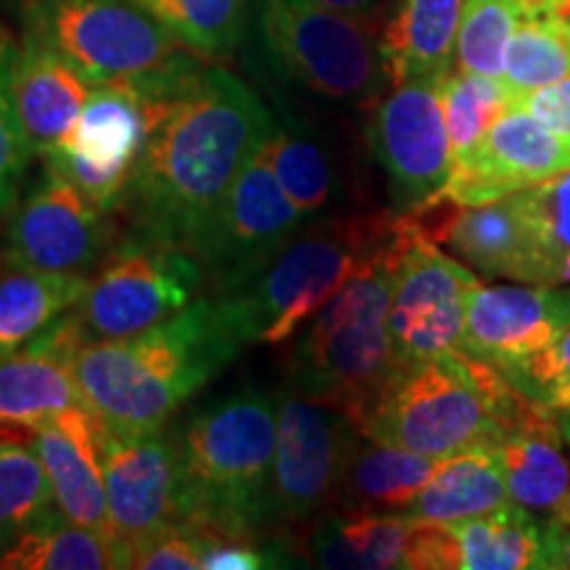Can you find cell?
I'll list each match as a JSON object with an SVG mask.
<instances>
[{
	"mask_svg": "<svg viewBox=\"0 0 570 570\" xmlns=\"http://www.w3.org/2000/svg\"><path fill=\"white\" fill-rule=\"evenodd\" d=\"M106 499L114 539L130 568L135 547L185 520L175 433H106Z\"/></svg>",
	"mask_w": 570,
	"mask_h": 570,
	"instance_id": "obj_16",
	"label": "cell"
},
{
	"mask_svg": "<svg viewBox=\"0 0 570 570\" xmlns=\"http://www.w3.org/2000/svg\"><path fill=\"white\" fill-rule=\"evenodd\" d=\"M56 510L51 481L38 452L0 436V552Z\"/></svg>",
	"mask_w": 570,
	"mask_h": 570,
	"instance_id": "obj_33",
	"label": "cell"
},
{
	"mask_svg": "<svg viewBox=\"0 0 570 570\" xmlns=\"http://www.w3.org/2000/svg\"><path fill=\"white\" fill-rule=\"evenodd\" d=\"M412 520L399 512H341L312 533V560L320 568H407Z\"/></svg>",
	"mask_w": 570,
	"mask_h": 570,
	"instance_id": "obj_29",
	"label": "cell"
},
{
	"mask_svg": "<svg viewBox=\"0 0 570 570\" xmlns=\"http://www.w3.org/2000/svg\"><path fill=\"white\" fill-rule=\"evenodd\" d=\"M90 275L48 273L0 256V360L17 354L80 304Z\"/></svg>",
	"mask_w": 570,
	"mask_h": 570,
	"instance_id": "obj_28",
	"label": "cell"
},
{
	"mask_svg": "<svg viewBox=\"0 0 570 570\" xmlns=\"http://www.w3.org/2000/svg\"><path fill=\"white\" fill-rule=\"evenodd\" d=\"M531 402L497 367L452 352L399 365L360 431L383 444L444 460L494 441Z\"/></svg>",
	"mask_w": 570,
	"mask_h": 570,
	"instance_id": "obj_6",
	"label": "cell"
},
{
	"mask_svg": "<svg viewBox=\"0 0 570 570\" xmlns=\"http://www.w3.org/2000/svg\"><path fill=\"white\" fill-rule=\"evenodd\" d=\"M109 217L42 161L40 180L11 209L0 256L21 267L90 275L117 240Z\"/></svg>",
	"mask_w": 570,
	"mask_h": 570,
	"instance_id": "obj_13",
	"label": "cell"
},
{
	"mask_svg": "<svg viewBox=\"0 0 570 570\" xmlns=\"http://www.w3.org/2000/svg\"><path fill=\"white\" fill-rule=\"evenodd\" d=\"M558 425H560L562 441H566V444L570 446V407L558 410Z\"/></svg>",
	"mask_w": 570,
	"mask_h": 570,
	"instance_id": "obj_45",
	"label": "cell"
},
{
	"mask_svg": "<svg viewBox=\"0 0 570 570\" xmlns=\"http://www.w3.org/2000/svg\"><path fill=\"white\" fill-rule=\"evenodd\" d=\"M520 19L523 0H465L454 42L458 69L502 80L504 53Z\"/></svg>",
	"mask_w": 570,
	"mask_h": 570,
	"instance_id": "obj_36",
	"label": "cell"
},
{
	"mask_svg": "<svg viewBox=\"0 0 570 570\" xmlns=\"http://www.w3.org/2000/svg\"><path fill=\"white\" fill-rule=\"evenodd\" d=\"M570 169V140L512 104L468 159L452 167L441 198L479 206Z\"/></svg>",
	"mask_w": 570,
	"mask_h": 570,
	"instance_id": "obj_17",
	"label": "cell"
},
{
	"mask_svg": "<svg viewBox=\"0 0 570 570\" xmlns=\"http://www.w3.org/2000/svg\"><path fill=\"white\" fill-rule=\"evenodd\" d=\"M504 377L533 402L552 410L570 407V325L547 352L531 356Z\"/></svg>",
	"mask_w": 570,
	"mask_h": 570,
	"instance_id": "obj_39",
	"label": "cell"
},
{
	"mask_svg": "<svg viewBox=\"0 0 570 570\" xmlns=\"http://www.w3.org/2000/svg\"><path fill=\"white\" fill-rule=\"evenodd\" d=\"M204 537L188 520L173 523L130 554V568L140 570H202Z\"/></svg>",
	"mask_w": 570,
	"mask_h": 570,
	"instance_id": "obj_40",
	"label": "cell"
},
{
	"mask_svg": "<svg viewBox=\"0 0 570 570\" xmlns=\"http://www.w3.org/2000/svg\"><path fill=\"white\" fill-rule=\"evenodd\" d=\"M24 38L61 56L90 85L138 80L188 51L142 0H30Z\"/></svg>",
	"mask_w": 570,
	"mask_h": 570,
	"instance_id": "obj_8",
	"label": "cell"
},
{
	"mask_svg": "<svg viewBox=\"0 0 570 570\" xmlns=\"http://www.w3.org/2000/svg\"><path fill=\"white\" fill-rule=\"evenodd\" d=\"M541 568L570 570V525L547 518L544 523V562Z\"/></svg>",
	"mask_w": 570,
	"mask_h": 570,
	"instance_id": "obj_42",
	"label": "cell"
},
{
	"mask_svg": "<svg viewBox=\"0 0 570 570\" xmlns=\"http://www.w3.org/2000/svg\"><path fill=\"white\" fill-rule=\"evenodd\" d=\"M570 75V13L523 11L508 53L502 80L518 96Z\"/></svg>",
	"mask_w": 570,
	"mask_h": 570,
	"instance_id": "obj_31",
	"label": "cell"
},
{
	"mask_svg": "<svg viewBox=\"0 0 570 570\" xmlns=\"http://www.w3.org/2000/svg\"><path fill=\"white\" fill-rule=\"evenodd\" d=\"M85 341L71 309L17 354L0 360V433L35 431L59 412L88 404L75 370Z\"/></svg>",
	"mask_w": 570,
	"mask_h": 570,
	"instance_id": "obj_21",
	"label": "cell"
},
{
	"mask_svg": "<svg viewBox=\"0 0 570 570\" xmlns=\"http://www.w3.org/2000/svg\"><path fill=\"white\" fill-rule=\"evenodd\" d=\"M204 285L188 248L119 233L75 306L88 341L127 338L183 312Z\"/></svg>",
	"mask_w": 570,
	"mask_h": 570,
	"instance_id": "obj_9",
	"label": "cell"
},
{
	"mask_svg": "<svg viewBox=\"0 0 570 570\" xmlns=\"http://www.w3.org/2000/svg\"><path fill=\"white\" fill-rule=\"evenodd\" d=\"M240 346L223 304L204 294L135 336L85 341L75 370L106 433H148L223 373Z\"/></svg>",
	"mask_w": 570,
	"mask_h": 570,
	"instance_id": "obj_2",
	"label": "cell"
},
{
	"mask_svg": "<svg viewBox=\"0 0 570 570\" xmlns=\"http://www.w3.org/2000/svg\"><path fill=\"white\" fill-rule=\"evenodd\" d=\"M360 428L331 404L285 389L277 396V441L267 494V523L288 525L317 515L336 499Z\"/></svg>",
	"mask_w": 570,
	"mask_h": 570,
	"instance_id": "obj_11",
	"label": "cell"
},
{
	"mask_svg": "<svg viewBox=\"0 0 570 570\" xmlns=\"http://www.w3.org/2000/svg\"><path fill=\"white\" fill-rule=\"evenodd\" d=\"M188 51L227 59L240 46L248 0H142Z\"/></svg>",
	"mask_w": 570,
	"mask_h": 570,
	"instance_id": "obj_35",
	"label": "cell"
},
{
	"mask_svg": "<svg viewBox=\"0 0 570 570\" xmlns=\"http://www.w3.org/2000/svg\"><path fill=\"white\" fill-rule=\"evenodd\" d=\"M570 325V291L558 285H475L460 352L508 375L547 352Z\"/></svg>",
	"mask_w": 570,
	"mask_h": 570,
	"instance_id": "obj_18",
	"label": "cell"
},
{
	"mask_svg": "<svg viewBox=\"0 0 570 570\" xmlns=\"http://www.w3.org/2000/svg\"><path fill=\"white\" fill-rule=\"evenodd\" d=\"M475 285L479 277L473 269L417 230L399 259L391 288L389 333L399 365L460 352Z\"/></svg>",
	"mask_w": 570,
	"mask_h": 570,
	"instance_id": "obj_14",
	"label": "cell"
},
{
	"mask_svg": "<svg viewBox=\"0 0 570 570\" xmlns=\"http://www.w3.org/2000/svg\"><path fill=\"white\" fill-rule=\"evenodd\" d=\"M510 502L502 465H499L494 446L487 441V444L468 446L441 460L433 479L399 515L458 523V520L487 515Z\"/></svg>",
	"mask_w": 570,
	"mask_h": 570,
	"instance_id": "obj_27",
	"label": "cell"
},
{
	"mask_svg": "<svg viewBox=\"0 0 570 570\" xmlns=\"http://www.w3.org/2000/svg\"><path fill=\"white\" fill-rule=\"evenodd\" d=\"M439 244H446L460 262L483 277L550 285L515 194L479 206H458L446 219Z\"/></svg>",
	"mask_w": 570,
	"mask_h": 570,
	"instance_id": "obj_22",
	"label": "cell"
},
{
	"mask_svg": "<svg viewBox=\"0 0 570 570\" xmlns=\"http://www.w3.org/2000/svg\"><path fill=\"white\" fill-rule=\"evenodd\" d=\"M252 24L275 75L338 104H370L391 85L370 21L309 0H252Z\"/></svg>",
	"mask_w": 570,
	"mask_h": 570,
	"instance_id": "obj_7",
	"label": "cell"
},
{
	"mask_svg": "<svg viewBox=\"0 0 570 570\" xmlns=\"http://www.w3.org/2000/svg\"><path fill=\"white\" fill-rule=\"evenodd\" d=\"M309 3L325 6V9L348 13V17L373 21V17L381 11L383 0H309Z\"/></svg>",
	"mask_w": 570,
	"mask_h": 570,
	"instance_id": "obj_43",
	"label": "cell"
},
{
	"mask_svg": "<svg viewBox=\"0 0 570 570\" xmlns=\"http://www.w3.org/2000/svg\"><path fill=\"white\" fill-rule=\"evenodd\" d=\"M148 127L146 98L132 80L92 85L71 138L40 159L75 183L98 209L114 214L146 148Z\"/></svg>",
	"mask_w": 570,
	"mask_h": 570,
	"instance_id": "obj_15",
	"label": "cell"
},
{
	"mask_svg": "<svg viewBox=\"0 0 570 570\" xmlns=\"http://www.w3.org/2000/svg\"><path fill=\"white\" fill-rule=\"evenodd\" d=\"M441 80L425 77L394 85L375 106L370 146L389 185L391 212L412 214L431 204L452 175Z\"/></svg>",
	"mask_w": 570,
	"mask_h": 570,
	"instance_id": "obj_12",
	"label": "cell"
},
{
	"mask_svg": "<svg viewBox=\"0 0 570 570\" xmlns=\"http://www.w3.org/2000/svg\"><path fill=\"white\" fill-rule=\"evenodd\" d=\"M122 568L104 533L71 523L59 510L0 552V570H109Z\"/></svg>",
	"mask_w": 570,
	"mask_h": 570,
	"instance_id": "obj_30",
	"label": "cell"
},
{
	"mask_svg": "<svg viewBox=\"0 0 570 570\" xmlns=\"http://www.w3.org/2000/svg\"><path fill=\"white\" fill-rule=\"evenodd\" d=\"M277 396L240 389L177 425L185 520L204 539L265 541Z\"/></svg>",
	"mask_w": 570,
	"mask_h": 570,
	"instance_id": "obj_3",
	"label": "cell"
},
{
	"mask_svg": "<svg viewBox=\"0 0 570 570\" xmlns=\"http://www.w3.org/2000/svg\"><path fill=\"white\" fill-rule=\"evenodd\" d=\"M465 0H394L381 32L391 88L425 77H446Z\"/></svg>",
	"mask_w": 570,
	"mask_h": 570,
	"instance_id": "obj_25",
	"label": "cell"
},
{
	"mask_svg": "<svg viewBox=\"0 0 570 570\" xmlns=\"http://www.w3.org/2000/svg\"><path fill=\"white\" fill-rule=\"evenodd\" d=\"M306 225L309 219L285 196L269 167L265 140L240 167L190 254L202 262L209 294H230L275 259Z\"/></svg>",
	"mask_w": 570,
	"mask_h": 570,
	"instance_id": "obj_10",
	"label": "cell"
},
{
	"mask_svg": "<svg viewBox=\"0 0 570 570\" xmlns=\"http://www.w3.org/2000/svg\"><path fill=\"white\" fill-rule=\"evenodd\" d=\"M449 142H452V167L468 159L504 111L515 104L512 92L499 77L449 71L441 80Z\"/></svg>",
	"mask_w": 570,
	"mask_h": 570,
	"instance_id": "obj_34",
	"label": "cell"
},
{
	"mask_svg": "<svg viewBox=\"0 0 570 570\" xmlns=\"http://www.w3.org/2000/svg\"><path fill=\"white\" fill-rule=\"evenodd\" d=\"M402 217V240L356 273L304 325L288 354V386L344 412L356 428L399 367L389 333L391 288L399 259L417 235L415 223Z\"/></svg>",
	"mask_w": 570,
	"mask_h": 570,
	"instance_id": "obj_4",
	"label": "cell"
},
{
	"mask_svg": "<svg viewBox=\"0 0 570 570\" xmlns=\"http://www.w3.org/2000/svg\"><path fill=\"white\" fill-rule=\"evenodd\" d=\"M436 458L360 436L341 470L336 499L341 512H402L439 468Z\"/></svg>",
	"mask_w": 570,
	"mask_h": 570,
	"instance_id": "obj_26",
	"label": "cell"
},
{
	"mask_svg": "<svg viewBox=\"0 0 570 570\" xmlns=\"http://www.w3.org/2000/svg\"><path fill=\"white\" fill-rule=\"evenodd\" d=\"M402 235L404 217L396 212L309 223L252 281L212 296L244 344H285Z\"/></svg>",
	"mask_w": 570,
	"mask_h": 570,
	"instance_id": "obj_5",
	"label": "cell"
},
{
	"mask_svg": "<svg viewBox=\"0 0 570 570\" xmlns=\"http://www.w3.org/2000/svg\"><path fill=\"white\" fill-rule=\"evenodd\" d=\"M90 88L69 61L21 38L13 59V101L35 154H51L71 138Z\"/></svg>",
	"mask_w": 570,
	"mask_h": 570,
	"instance_id": "obj_24",
	"label": "cell"
},
{
	"mask_svg": "<svg viewBox=\"0 0 570 570\" xmlns=\"http://www.w3.org/2000/svg\"><path fill=\"white\" fill-rule=\"evenodd\" d=\"M267 159L285 196L306 219L333 204L338 180L331 156L304 127L275 117V127L267 138Z\"/></svg>",
	"mask_w": 570,
	"mask_h": 570,
	"instance_id": "obj_32",
	"label": "cell"
},
{
	"mask_svg": "<svg viewBox=\"0 0 570 570\" xmlns=\"http://www.w3.org/2000/svg\"><path fill=\"white\" fill-rule=\"evenodd\" d=\"M132 82L151 127L119 204L125 230L190 252L275 117L240 77L194 51Z\"/></svg>",
	"mask_w": 570,
	"mask_h": 570,
	"instance_id": "obj_1",
	"label": "cell"
},
{
	"mask_svg": "<svg viewBox=\"0 0 570 570\" xmlns=\"http://www.w3.org/2000/svg\"><path fill=\"white\" fill-rule=\"evenodd\" d=\"M30 433V446L46 465L61 515L71 523L104 533L117 547L109 499H106V428L101 417L88 404H80L59 412Z\"/></svg>",
	"mask_w": 570,
	"mask_h": 570,
	"instance_id": "obj_20",
	"label": "cell"
},
{
	"mask_svg": "<svg viewBox=\"0 0 570 570\" xmlns=\"http://www.w3.org/2000/svg\"><path fill=\"white\" fill-rule=\"evenodd\" d=\"M515 196L539 246L547 283L570 285V169Z\"/></svg>",
	"mask_w": 570,
	"mask_h": 570,
	"instance_id": "obj_37",
	"label": "cell"
},
{
	"mask_svg": "<svg viewBox=\"0 0 570 570\" xmlns=\"http://www.w3.org/2000/svg\"><path fill=\"white\" fill-rule=\"evenodd\" d=\"M550 518H554V520H560V523H566V525H570V497H568V502L562 504V508L558 510V512H552Z\"/></svg>",
	"mask_w": 570,
	"mask_h": 570,
	"instance_id": "obj_46",
	"label": "cell"
},
{
	"mask_svg": "<svg viewBox=\"0 0 570 570\" xmlns=\"http://www.w3.org/2000/svg\"><path fill=\"white\" fill-rule=\"evenodd\" d=\"M489 444L502 465L512 502L531 512H544L547 518L568 502L570 465L562 454L558 410L531 402L529 410Z\"/></svg>",
	"mask_w": 570,
	"mask_h": 570,
	"instance_id": "obj_23",
	"label": "cell"
},
{
	"mask_svg": "<svg viewBox=\"0 0 570 570\" xmlns=\"http://www.w3.org/2000/svg\"><path fill=\"white\" fill-rule=\"evenodd\" d=\"M515 106L570 140V75L539 90L523 92L515 98Z\"/></svg>",
	"mask_w": 570,
	"mask_h": 570,
	"instance_id": "obj_41",
	"label": "cell"
},
{
	"mask_svg": "<svg viewBox=\"0 0 570 570\" xmlns=\"http://www.w3.org/2000/svg\"><path fill=\"white\" fill-rule=\"evenodd\" d=\"M541 562L544 525L515 502L458 523L412 520L407 570H523Z\"/></svg>",
	"mask_w": 570,
	"mask_h": 570,
	"instance_id": "obj_19",
	"label": "cell"
},
{
	"mask_svg": "<svg viewBox=\"0 0 570 570\" xmlns=\"http://www.w3.org/2000/svg\"><path fill=\"white\" fill-rule=\"evenodd\" d=\"M19 42L0 30V217H6L19 202L21 183L35 156V148L21 127L13 101V59Z\"/></svg>",
	"mask_w": 570,
	"mask_h": 570,
	"instance_id": "obj_38",
	"label": "cell"
},
{
	"mask_svg": "<svg viewBox=\"0 0 570 570\" xmlns=\"http://www.w3.org/2000/svg\"><path fill=\"white\" fill-rule=\"evenodd\" d=\"M537 9L570 13V0H523V11H537Z\"/></svg>",
	"mask_w": 570,
	"mask_h": 570,
	"instance_id": "obj_44",
	"label": "cell"
}]
</instances>
